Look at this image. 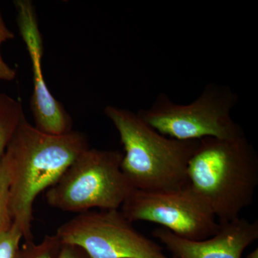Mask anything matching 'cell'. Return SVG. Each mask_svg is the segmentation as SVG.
I'll list each match as a JSON object with an SVG mask.
<instances>
[{
	"mask_svg": "<svg viewBox=\"0 0 258 258\" xmlns=\"http://www.w3.org/2000/svg\"><path fill=\"white\" fill-rule=\"evenodd\" d=\"M15 37V34L7 26L0 8V81H12L16 78V71L5 62L1 53L2 45Z\"/></svg>",
	"mask_w": 258,
	"mask_h": 258,
	"instance_id": "5bb4252c",
	"label": "cell"
},
{
	"mask_svg": "<svg viewBox=\"0 0 258 258\" xmlns=\"http://www.w3.org/2000/svg\"><path fill=\"white\" fill-rule=\"evenodd\" d=\"M25 118L21 103L6 93H0V159Z\"/></svg>",
	"mask_w": 258,
	"mask_h": 258,
	"instance_id": "30bf717a",
	"label": "cell"
},
{
	"mask_svg": "<svg viewBox=\"0 0 258 258\" xmlns=\"http://www.w3.org/2000/svg\"><path fill=\"white\" fill-rule=\"evenodd\" d=\"M55 235L62 244L78 246L90 258H170L118 210L80 213L60 226Z\"/></svg>",
	"mask_w": 258,
	"mask_h": 258,
	"instance_id": "8992f818",
	"label": "cell"
},
{
	"mask_svg": "<svg viewBox=\"0 0 258 258\" xmlns=\"http://www.w3.org/2000/svg\"><path fill=\"white\" fill-rule=\"evenodd\" d=\"M173 258H241L244 249L258 238V222L239 218L220 224L215 234L203 240H189L159 227L153 231Z\"/></svg>",
	"mask_w": 258,
	"mask_h": 258,
	"instance_id": "9c48e42d",
	"label": "cell"
},
{
	"mask_svg": "<svg viewBox=\"0 0 258 258\" xmlns=\"http://www.w3.org/2000/svg\"><path fill=\"white\" fill-rule=\"evenodd\" d=\"M122 157L120 151L89 148L47 189V204L79 214L93 208L118 210L136 190L121 170Z\"/></svg>",
	"mask_w": 258,
	"mask_h": 258,
	"instance_id": "277c9868",
	"label": "cell"
},
{
	"mask_svg": "<svg viewBox=\"0 0 258 258\" xmlns=\"http://www.w3.org/2000/svg\"><path fill=\"white\" fill-rule=\"evenodd\" d=\"M17 23L31 60L33 93L30 109L35 128L43 133L61 135L72 131V120L60 102L52 95L44 79L42 69L43 42L36 12L30 0L14 1Z\"/></svg>",
	"mask_w": 258,
	"mask_h": 258,
	"instance_id": "ba28073f",
	"label": "cell"
},
{
	"mask_svg": "<svg viewBox=\"0 0 258 258\" xmlns=\"http://www.w3.org/2000/svg\"><path fill=\"white\" fill-rule=\"evenodd\" d=\"M62 244L56 235H45L38 244L25 242L16 258H57Z\"/></svg>",
	"mask_w": 258,
	"mask_h": 258,
	"instance_id": "8fae6325",
	"label": "cell"
},
{
	"mask_svg": "<svg viewBox=\"0 0 258 258\" xmlns=\"http://www.w3.org/2000/svg\"><path fill=\"white\" fill-rule=\"evenodd\" d=\"M23 238V231L13 222L10 228L0 234V258H16Z\"/></svg>",
	"mask_w": 258,
	"mask_h": 258,
	"instance_id": "4fadbf2b",
	"label": "cell"
},
{
	"mask_svg": "<svg viewBox=\"0 0 258 258\" xmlns=\"http://www.w3.org/2000/svg\"><path fill=\"white\" fill-rule=\"evenodd\" d=\"M13 223L10 207V175L4 158L0 159V234Z\"/></svg>",
	"mask_w": 258,
	"mask_h": 258,
	"instance_id": "7c38bea8",
	"label": "cell"
},
{
	"mask_svg": "<svg viewBox=\"0 0 258 258\" xmlns=\"http://www.w3.org/2000/svg\"><path fill=\"white\" fill-rule=\"evenodd\" d=\"M57 258H90L84 250L73 244H62Z\"/></svg>",
	"mask_w": 258,
	"mask_h": 258,
	"instance_id": "9a60e30c",
	"label": "cell"
},
{
	"mask_svg": "<svg viewBox=\"0 0 258 258\" xmlns=\"http://www.w3.org/2000/svg\"><path fill=\"white\" fill-rule=\"evenodd\" d=\"M247 258H258V249H255L247 255Z\"/></svg>",
	"mask_w": 258,
	"mask_h": 258,
	"instance_id": "2e32d148",
	"label": "cell"
},
{
	"mask_svg": "<svg viewBox=\"0 0 258 258\" xmlns=\"http://www.w3.org/2000/svg\"><path fill=\"white\" fill-rule=\"evenodd\" d=\"M187 185L208 205L220 224L239 218L253 202L258 157L245 134L205 138L188 163Z\"/></svg>",
	"mask_w": 258,
	"mask_h": 258,
	"instance_id": "7a4b0ae2",
	"label": "cell"
},
{
	"mask_svg": "<svg viewBox=\"0 0 258 258\" xmlns=\"http://www.w3.org/2000/svg\"><path fill=\"white\" fill-rule=\"evenodd\" d=\"M237 101L238 96L229 86L212 83L187 104L176 103L165 93H160L152 106L137 113L148 125L169 138L230 139L244 134L231 115Z\"/></svg>",
	"mask_w": 258,
	"mask_h": 258,
	"instance_id": "5b68a950",
	"label": "cell"
},
{
	"mask_svg": "<svg viewBox=\"0 0 258 258\" xmlns=\"http://www.w3.org/2000/svg\"><path fill=\"white\" fill-rule=\"evenodd\" d=\"M120 212L132 223L158 224L189 240H205L220 228L208 205L188 185L167 191L134 190Z\"/></svg>",
	"mask_w": 258,
	"mask_h": 258,
	"instance_id": "52a82bcc",
	"label": "cell"
},
{
	"mask_svg": "<svg viewBox=\"0 0 258 258\" xmlns=\"http://www.w3.org/2000/svg\"><path fill=\"white\" fill-rule=\"evenodd\" d=\"M105 115L119 134L124 153L121 170L134 189L167 191L187 185L188 163L199 141H179L161 135L138 113L107 106Z\"/></svg>",
	"mask_w": 258,
	"mask_h": 258,
	"instance_id": "3957f363",
	"label": "cell"
},
{
	"mask_svg": "<svg viewBox=\"0 0 258 258\" xmlns=\"http://www.w3.org/2000/svg\"><path fill=\"white\" fill-rule=\"evenodd\" d=\"M87 137L71 131L61 135L40 132L24 118L3 155L10 175V207L13 222L32 242L33 204L58 181L78 157L89 149Z\"/></svg>",
	"mask_w": 258,
	"mask_h": 258,
	"instance_id": "6da1fadb",
	"label": "cell"
}]
</instances>
